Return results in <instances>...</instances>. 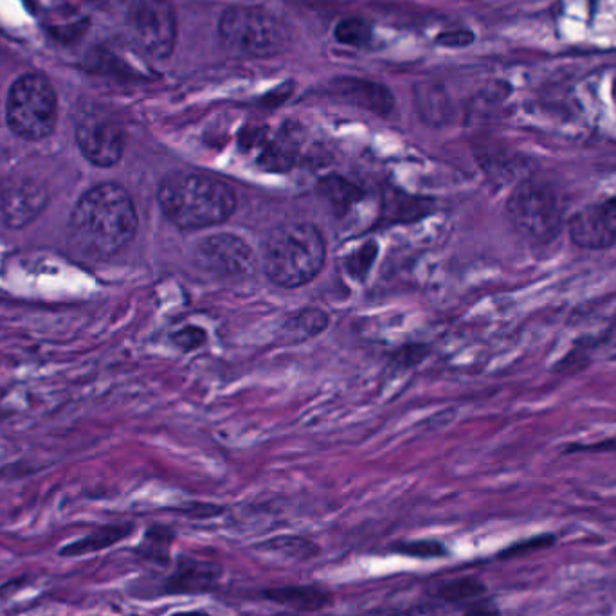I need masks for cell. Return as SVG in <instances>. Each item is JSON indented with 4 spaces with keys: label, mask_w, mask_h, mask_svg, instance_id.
Wrapping results in <instances>:
<instances>
[{
    "label": "cell",
    "mask_w": 616,
    "mask_h": 616,
    "mask_svg": "<svg viewBox=\"0 0 616 616\" xmlns=\"http://www.w3.org/2000/svg\"><path fill=\"white\" fill-rule=\"evenodd\" d=\"M391 550L400 555H406V557H413V559H422V561H429V559H440L447 555V548L444 543H438V541H406V543H395L391 546Z\"/></svg>",
    "instance_id": "cell-21"
},
{
    "label": "cell",
    "mask_w": 616,
    "mask_h": 616,
    "mask_svg": "<svg viewBox=\"0 0 616 616\" xmlns=\"http://www.w3.org/2000/svg\"><path fill=\"white\" fill-rule=\"evenodd\" d=\"M263 598L276 606L287 607L303 613H316L332 606L334 597L325 589L314 586H280L263 589Z\"/></svg>",
    "instance_id": "cell-13"
},
{
    "label": "cell",
    "mask_w": 616,
    "mask_h": 616,
    "mask_svg": "<svg viewBox=\"0 0 616 616\" xmlns=\"http://www.w3.org/2000/svg\"><path fill=\"white\" fill-rule=\"evenodd\" d=\"M128 35L145 55L166 60L173 55L179 37L177 15L166 0H143L127 17Z\"/></svg>",
    "instance_id": "cell-7"
},
{
    "label": "cell",
    "mask_w": 616,
    "mask_h": 616,
    "mask_svg": "<svg viewBox=\"0 0 616 616\" xmlns=\"http://www.w3.org/2000/svg\"><path fill=\"white\" fill-rule=\"evenodd\" d=\"M487 593V588L481 580L474 577H462V579L447 580L436 589V597L444 600L447 604H462L478 600Z\"/></svg>",
    "instance_id": "cell-19"
},
{
    "label": "cell",
    "mask_w": 616,
    "mask_h": 616,
    "mask_svg": "<svg viewBox=\"0 0 616 616\" xmlns=\"http://www.w3.org/2000/svg\"><path fill=\"white\" fill-rule=\"evenodd\" d=\"M319 191L339 213L352 208L357 200L363 199L361 188H357L354 182L346 181L345 177L336 175L319 182Z\"/></svg>",
    "instance_id": "cell-18"
},
{
    "label": "cell",
    "mask_w": 616,
    "mask_h": 616,
    "mask_svg": "<svg viewBox=\"0 0 616 616\" xmlns=\"http://www.w3.org/2000/svg\"><path fill=\"white\" fill-rule=\"evenodd\" d=\"M568 235L580 249L604 251L616 244V197L579 209L568 220Z\"/></svg>",
    "instance_id": "cell-9"
},
{
    "label": "cell",
    "mask_w": 616,
    "mask_h": 616,
    "mask_svg": "<svg viewBox=\"0 0 616 616\" xmlns=\"http://www.w3.org/2000/svg\"><path fill=\"white\" fill-rule=\"evenodd\" d=\"M175 345L181 346L182 350H195L206 343L204 330L197 327L182 328L177 334H173Z\"/></svg>",
    "instance_id": "cell-24"
},
{
    "label": "cell",
    "mask_w": 616,
    "mask_h": 616,
    "mask_svg": "<svg viewBox=\"0 0 616 616\" xmlns=\"http://www.w3.org/2000/svg\"><path fill=\"white\" fill-rule=\"evenodd\" d=\"M372 37V26L359 17L341 19L334 28V38L341 46L366 47L372 42Z\"/></svg>",
    "instance_id": "cell-20"
},
{
    "label": "cell",
    "mask_w": 616,
    "mask_h": 616,
    "mask_svg": "<svg viewBox=\"0 0 616 616\" xmlns=\"http://www.w3.org/2000/svg\"><path fill=\"white\" fill-rule=\"evenodd\" d=\"M505 211L517 233L532 244H550L564 227L561 195L552 184L535 177L517 182L508 195Z\"/></svg>",
    "instance_id": "cell-4"
},
{
    "label": "cell",
    "mask_w": 616,
    "mask_h": 616,
    "mask_svg": "<svg viewBox=\"0 0 616 616\" xmlns=\"http://www.w3.org/2000/svg\"><path fill=\"white\" fill-rule=\"evenodd\" d=\"M197 262L206 271L226 280H244L256 271V254L240 236L229 233L204 238L197 245Z\"/></svg>",
    "instance_id": "cell-8"
},
{
    "label": "cell",
    "mask_w": 616,
    "mask_h": 616,
    "mask_svg": "<svg viewBox=\"0 0 616 616\" xmlns=\"http://www.w3.org/2000/svg\"><path fill=\"white\" fill-rule=\"evenodd\" d=\"M327 245L318 227L289 222L274 227L263 242V272L281 289H298L318 276Z\"/></svg>",
    "instance_id": "cell-3"
},
{
    "label": "cell",
    "mask_w": 616,
    "mask_h": 616,
    "mask_svg": "<svg viewBox=\"0 0 616 616\" xmlns=\"http://www.w3.org/2000/svg\"><path fill=\"white\" fill-rule=\"evenodd\" d=\"M157 200L164 217L179 229L218 226L236 211L235 190L208 173H168L157 188Z\"/></svg>",
    "instance_id": "cell-2"
},
{
    "label": "cell",
    "mask_w": 616,
    "mask_h": 616,
    "mask_svg": "<svg viewBox=\"0 0 616 616\" xmlns=\"http://www.w3.org/2000/svg\"><path fill=\"white\" fill-rule=\"evenodd\" d=\"M555 541L553 535H537L532 539H526L523 543L512 544L508 548L507 552L501 553V557H516L521 553L530 552V550H539V548H546L548 544H552Z\"/></svg>",
    "instance_id": "cell-25"
},
{
    "label": "cell",
    "mask_w": 616,
    "mask_h": 616,
    "mask_svg": "<svg viewBox=\"0 0 616 616\" xmlns=\"http://www.w3.org/2000/svg\"><path fill=\"white\" fill-rule=\"evenodd\" d=\"M137 224L134 200L112 182L87 191L69 220L74 245L94 258H109L125 249L136 236Z\"/></svg>",
    "instance_id": "cell-1"
},
{
    "label": "cell",
    "mask_w": 616,
    "mask_h": 616,
    "mask_svg": "<svg viewBox=\"0 0 616 616\" xmlns=\"http://www.w3.org/2000/svg\"><path fill=\"white\" fill-rule=\"evenodd\" d=\"M132 534H134V525L132 523L101 526L96 532L85 535L82 539H76L73 543L64 544L58 550V555L65 557V559H74V557H83V555L103 552V550H109L112 546L125 541Z\"/></svg>",
    "instance_id": "cell-14"
},
{
    "label": "cell",
    "mask_w": 616,
    "mask_h": 616,
    "mask_svg": "<svg viewBox=\"0 0 616 616\" xmlns=\"http://www.w3.org/2000/svg\"><path fill=\"white\" fill-rule=\"evenodd\" d=\"M172 616H211L208 613H204V611H181V613H175Z\"/></svg>",
    "instance_id": "cell-26"
},
{
    "label": "cell",
    "mask_w": 616,
    "mask_h": 616,
    "mask_svg": "<svg viewBox=\"0 0 616 616\" xmlns=\"http://www.w3.org/2000/svg\"><path fill=\"white\" fill-rule=\"evenodd\" d=\"M6 119L11 132L28 141H40L53 134L58 119V100L46 76L24 74L11 85Z\"/></svg>",
    "instance_id": "cell-6"
},
{
    "label": "cell",
    "mask_w": 616,
    "mask_h": 616,
    "mask_svg": "<svg viewBox=\"0 0 616 616\" xmlns=\"http://www.w3.org/2000/svg\"><path fill=\"white\" fill-rule=\"evenodd\" d=\"M224 570L217 562L181 557L175 570L164 580V595H206L218 588Z\"/></svg>",
    "instance_id": "cell-12"
},
{
    "label": "cell",
    "mask_w": 616,
    "mask_h": 616,
    "mask_svg": "<svg viewBox=\"0 0 616 616\" xmlns=\"http://www.w3.org/2000/svg\"><path fill=\"white\" fill-rule=\"evenodd\" d=\"M134 616H137V615H134Z\"/></svg>",
    "instance_id": "cell-27"
},
{
    "label": "cell",
    "mask_w": 616,
    "mask_h": 616,
    "mask_svg": "<svg viewBox=\"0 0 616 616\" xmlns=\"http://www.w3.org/2000/svg\"><path fill=\"white\" fill-rule=\"evenodd\" d=\"M256 552L287 561L305 562L318 557L321 548L314 541L299 535H278L254 546Z\"/></svg>",
    "instance_id": "cell-15"
},
{
    "label": "cell",
    "mask_w": 616,
    "mask_h": 616,
    "mask_svg": "<svg viewBox=\"0 0 616 616\" xmlns=\"http://www.w3.org/2000/svg\"><path fill=\"white\" fill-rule=\"evenodd\" d=\"M76 143L94 166L110 168L125 154V132L114 119L89 116L76 128Z\"/></svg>",
    "instance_id": "cell-10"
},
{
    "label": "cell",
    "mask_w": 616,
    "mask_h": 616,
    "mask_svg": "<svg viewBox=\"0 0 616 616\" xmlns=\"http://www.w3.org/2000/svg\"><path fill=\"white\" fill-rule=\"evenodd\" d=\"M328 92L337 100L368 110L375 116H388L395 109V96L382 83L357 76H337L328 83Z\"/></svg>",
    "instance_id": "cell-11"
},
{
    "label": "cell",
    "mask_w": 616,
    "mask_h": 616,
    "mask_svg": "<svg viewBox=\"0 0 616 616\" xmlns=\"http://www.w3.org/2000/svg\"><path fill=\"white\" fill-rule=\"evenodd\" d=\"M217 31L222 47L238 58H269L280 53L285 42L280 22L260 6L227 8Z\"/></svg>",
    "instance_id": "cell-5"
},
{
    "label": "cell",
    "mask_w": 616,
    "mask_h": 616,
    "mask_svg": "<svg viewBox=\"0 0 616 616\" xmlns=\"http://www.w3.org/2000/svg\"><path fill=\"white\" fill-rule=\"evenodd\" d=\"M415 105L420 118L426 123L440 125L449 114V100L438 83L420 82L413 89Z\"/></svg>",
    "instance_id": "cell-16"
},
{
    "label": "cell",
    "mask_w": 616,
    "mask_h": 616,
    "mask_svg": "<svg viewBox=\"0 0 616 616\" xmlns=\"http://www.w3.org/2000/svg\"><path fill=\"white\" fill-rule=\"evenodd\" d=\"M294 327L299 328L305 336L312 337L321 334L328 327V316L318 308H307L292 319Z\"/></svg>",
    "instance_id": "cell-22"
},
{
    "label": "cell",
    "mask_w": 616,
    "mask_h": 616,
    "mask_svg": "<svg viewBox=\"0 0 616 616\" xmlns=\"http://www.w3.org/2000/svg\"><path fill=\"white\" fill-rule=\"evenodd\" d=\"M435 42L445 49H463L474 42V33L469 29H447L436 35Z\"/></svg>",
    "instance_id": "cell-23"
},
{
    "label": "cell",
    "mask_w": 616,
    "mask_h": 616,
    "mask_svg": "<svg viewBox=\"0 0 616 616\" xmlns=\"http://www.w3.org/2000/svg\"><path fill=\"white\" fill-rule=\"evenodd\" d=\"M175 541L172 528L163 525L150 526L145 532L143 541L136 548V553L145 561L166 566L170 562V552Z\"/></svg>",
    "instance_id": "cell-17"
}]
</instances>
